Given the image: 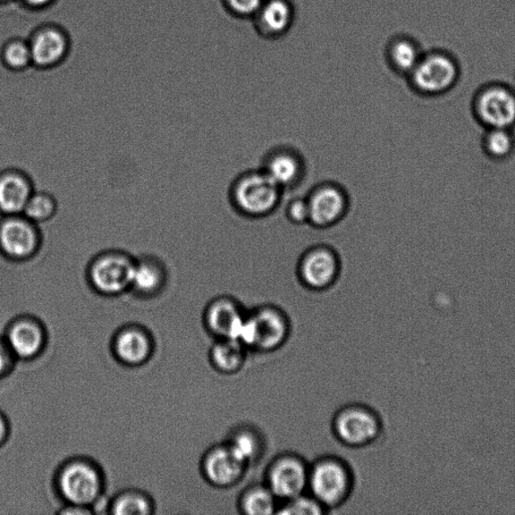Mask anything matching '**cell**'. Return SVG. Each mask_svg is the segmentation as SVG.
<instances>
[{
  "label": "cell",
  "mask_w": 515,
  "mask_h": 515,
  "mask_svg": "<svg viewBox=\"0 0 515 515\" xmlns=\"http://www.w3.org/2000/svg\"><path fill=\"white\" fill-rule=\"evenodd\" d=\"M284 191L261 170H249L236 175L227 198L236 214L248 219L271 217L281 206Z\"/></svg>",
  "instance_id": "1"
},
{
  "label": "cell",
  "mask_w": 515,
  "mask_h": 515,
  "mask_svg": "<svg viewBox=\"0 0 515 515\" xmlns=\"http://www.w3.org/2000/svg\"><path fill=\"white\" fill-rule=\"evenodd\" d=\"M340 253L327 244H316L304 251L297 261V280L312 295H325L340 283L342 275Z\"/></svg>",
  "instance_id": "2"
},
{
  "label": "cell",
  "mask_w": 515,
  "mask_h": 515,
  "mask_svg": "<svg viewBox=\"0 0 515 515\" xmlns=\"http://www.w3.org/2000/svg\"><path fill=\"white\" fill-rule=\"evenodd\" d=\"M290 326L284 312L264 304L247 312L238 342L249 351L270 352L281 348L289 339Z\"/></svg>",
  "instance_id": "3"
},
{
  "label": "cell",
  "mask_w": 515,
  "mask_h": 515,
  "mask_svg": "<svg viewBox=\"0 0 515 515\" xmlns=\"http://www.w3.org/2000/svg\"><path fill=\"white\" fill-rule=\"evenodd\" d=\"M352 488L350 468L339 458H320L309 466L307 493L333 515L348 500Z\"/></svg>",
  "instance_id": "4"
},
{
  "label": "cell",
  "mask_w": 515,
  "mask_h": 515,
  "mask_svg": "<svg viewBox=\"0 0 515 515\" xmlns=\"http://www.w3.org/2000/svg\"><path fill=\"white\" fill-rule=\"evenodd\" d=\"M137 257L123 250L99 253L88 265V280L93 289L114 297L131 289Z\"/></svg>",
  "instance_id": "5"
},
{
  "label": "cell",
  "mask_w": 515,
  "mask_h": 515,
  "mask_svg": "<svg viewBox=\"0 0 515 515\" xmlns=\"http://www.w3.org/2000/svg\"><path fill=\"white\" fill-rule=\"evenodd\" d=\"M309 226L316 230H329L342 224L349 216L351 200L342 184L325 181L306 194Z\"/></svg>",
  "instance_id": "6"
},
{
  "label": "cell",
  "mask_w": 515,
  "mask_h": 515,
  "mask_svg": "<svg viewBox=\"0 0 515 515\" xmlns=\"http://www.w3.org/2000/svg\"><path fill=\"white\" fill-rule=\"evenodd\" d=\"M43 244L39 225L23 215L0 217V255L13 264L35 258Z\"/></svg>",
  "instance_id": "7"
},
{
  "label": "cell",
  "mask_w": 515,
  "mask_h": 515,
  "mask_svg": "<svg viewBox=\"0 0 515 515\" xmlns=\"http://www.w3.org/2000/svg\"><path fill=\"white\" fill-rule=\"evenodd\" d=\"M333 433L345 446L361 448L374 444L382 433L381 420L362 404H350L336 413Z\"/></svg>",
  "instance_id": "8"
},
{
  "label": "cell",
  "mask_w": 515,
  "mask_h": 515,
  "mask_svg": "<svg viewBox=\"0 0 515 515\" xmlns=\"http://www.w3.org/2000/svg\"><path fill=\"white\" fill-rule=\"evenodd\" d=\"M309 464L299 456L283 454L267 468L264 484L280 503L307 493Z\"/></svg>",
  "instance_id": "9"
},
{
  "label": "cell",
  "mask_w": 515,
  "mask_h": 515,
  "mask_svg": "<svg viewBox=\"0 0 515 515\" xmlns=\"http://www.w3.org/2000/svg\"><path fill=\"white\" fill-rule=\"evenodd\" d=\"M260 168L284 192L297 190L308 173L306 158L289 145L270 148L261 159Z\"/></svg>",
  "instance_id": "10"
},
{
  "label": "cell",
  "mask_w": 515,
  "mask_h": 515,
  "mask_svg": "<svg viewBox=\"0 0 515 515\" xmlns=\"http://www.w3.org/2000/svg\"><path fill=\"white\" fill-rule=\"evenodd\" d=\"M458 67L451 57L432 53L422 57L411 72L413 87L426 95H438L448 91L457 81Z\"/></svg>",
  "instance_id": "11"
},
{
  "label": "cell",
  "mask_w": 515,
  "mask_h": 515,
  "mask_svg": "<svg viewBox=\"0 0 515 515\" xmlns=\"http://www.w3.org/2000/svg\"><path fill=\"white\" fill-rule=\"evenodd\" d=\"M200 470L210 486L229 491L240 483L247 470V464L239 458L229 445L223 443L205 453Z\"/></svg>",
  "instance_id": "12"
},
{
  "label": "cell",
  "mask_w": 515,
  "mask_h": 515,
  "mask_svg": "<svg viewBox=\"0 0 515 515\" xmlns=\"http://www.w3.org/2000/svg\"><path fill=\"white\" fill-rule=\"evenodd\" d=\"M246 315L238 300L231 295L219 294L208 302L202 320L214 341L231 339L238 342Z\"/></svg>",
  "instance_id": "13"
},
{
  "label": "cell",
  "mask_w": 515,
  "mask_h": 515,
  "mask_svg": "<svg viewBox=\"0 0 515 515\" xmlns=\"http://www.w3.org/2000/svg\"><path fill=\"white\" fill-rule=\"evenodd\" d=\"M101 485L98 472L85 463L71 464L60 477V489L66 500L84 508L97 500Z\"/></svg>",
  "instance_id": "14"
},
{
  "label": "cell",
  "mask_w": 515,
  "mask_h": 515,
  "mask_svg": "<svg viewBox=\"0 0 515 515\" xmlns=\"http://www.w3.org/2000/svg\"><path fill=\"white\" fill-rule=\"evenodd\" d=\"M476 112L489 129H510L515 124V94L503 86H491L480 93Z\"/></svg>",
  "instance_id": "15"
},
{
  "label": "cell",
  "mask_w": 515,
  "mask_h": 515,
  "mask_svg": "<svg viewBox=\"0 0 515 515\" xmlns=\"http://www.w3.org/2000/svg\"><path fill=\"white\" fill-rule=\"evenodd\" d=\"M35 191L31 177L21 168L11 166L0 172V216L22 215Z\"/></svg>",
  "instance_id": "16"
},
{
  "label": "cell",
  "mask_w": 515,
  "mask_h": 515,
  "mask_svg": "<svg viewBox=\"0 0 515 515\" xmlns=\"http://www.w3.org/2000/svg\"><path fill=\"white\" fill-rule=\"evenodd\" d=\"M32 64L40 67L60 63L69 49V40L60 29L47 27L38 31L29 43Z\"/></svg>",
  "instance_id": "17"
},
{
  "label": "cell",
  "mask_w": 515,
  "mask_h": 515,
  "mask_svg": "<svg viewBox=\"0 0 515 515\" xmlns=\"http://www.w3.org/2000/svg\"><path fill=\"white\" fill-rule=\"evenodd\" d=\"M165 264L158 257L146 255L137 258L132 277L131 289L141 295L158 292L165 284Z\"/></svg>",
  "instance_id": "18"
},
{
  "label": "cell",
  "mask_w": 515,
  "mask_h": 515,
  "mask_svg": "<svg viewBox=\"0 0 515 515\" xmlns=\"http://www.w3.org/2000/svg\"><path fill=\"white\" fill-rule=\"evenodd\" d=\"M247 353L248 350L241 342L222 339L210 346L209 360L217 375H233L243 368Z\"/></svg>",
  "instance_id": "19"
},
{
  "label": "cell",
  "mask_w": 515,
  "mask_h": 515,
  "mask_svg": "<svg viewBox=\"0 0 515 515\" xmlns=\"http://www.w3.org/2000/svg\"><path fill=\"white\" fill-rule=\"evenodd\" d=\"M43 343V332L33 323L21 322L15 324L7 334V344L13 353L22 359L36 356Z\"/></svg>",
  "instance_id": "20"
},
{
  "label": "cell",
  "mask_w": 515,
  "mask_h": 515,
  "mask_svg": "<svg viewBox=\"0 0 515 515\" xmlns=\"http://www.w3.org/2000/svg\"><path fill=\"white\" fill-rule=\"evenodd\" d=\"M280 502L265 484L249 486L239 498L241 515L276 514Z\"/></svg>",
  "instance_id": "21"
},
{
  "label": "cell",
  "mask_w": 515,
  "mask_h": 515,
  "mask_svg": "<svg viewBox=\"0 0 515 515\" xmlns=\"http://www.w3.org/2000/svg\"><path fill=\"white\" fill-rule=\"evenodd\" d=\"M116 352L124 362L137 365L145 361L150 351L149 341L146 334L139 331H126L118 336Z\"/></svg>",
  "instance_id": "22"
},
{
  "label": "cell",
  "mask_w": 515,
  "mask_h": 515,
  "mask_svg": "<svg viewBox=\"0 0 515 515\" xmlns=\"http://www.w3.org/2000/svg\"><path fill=\"white\" fill-rule=\"evenodd\" d=\"M264 31L278 35L289 30L292 22V7L286 0H269L258 13Z\"/></svg>",
  "instance_id": "23"
},
{
  "label": "cell",
  "mask_w": 515,
  "mask_h": 515,
  "mask_svg": "<svg viewBox=\"0 0 515 515\" xmlns=\"http://www.w3.org/2000/svg\"><path fill=\"white\" fill-rule=\"evenodd\" d=\"M57 212L58 201L53 194L45 191H35L22 215L40 226L50 221Z\"/></svg>",
  "instance_id": "24"
},
{
  "label": "cell",
  "mask_w": 515,
  "mask_h": 515,
  "mask_svg": "<svg viewBox=\"0 0 515 515\" xmlns=\"http://www.w3.org/2000/svg\"><path fill=\"white\" fill-rule=\"evenodd\" d=\"M421 58L418 47L409 40H396L391 48L392 63L402 73L411 74Z\"/></svg>",
  "instance_id": "25"
},
{
  "label": "cell",
  "mask_w": 515,
  "mask_h": 515,
  "mask_svg": "<svg viewBox=\"0 0 515 515\" xmlns=\"http://www.w3.org/2000/svg\"><path fill=\"white\" fill-rule=\"evenodd\" d=\"M3 60L4 65L13 71H22L32 64L29 43L21 40H11L4 48Z\"/></svg>",
  "instance_id": "26"
},
{
  "label": "cell",
  "mask_w": 515,
  "mask_h": 515,
  "mask_svg": "<svg viewBox=\"0 0 515 515\" xmlns=\"http://www.w3.org/2000/svg\"><path fill=\"white\" fill-rule=\"evenodd\" d=\"M277 515H323L326 511L308 493L301 494L292 500L280 503Z\"/></svg>",
  "instance_id": "27"
},
{
  "label": "cell",
  "mask_w": 515,
  "mask_h": 515,
  "mask_svg": "<svg viewBox=\"0 0 515 515\" xmlns=\"http://www.w3.org/2000/svg\"><path fill=\"white\" fill-rule=\"evenodd\" d=\"M484 147L489 155L504 158L511 154L514 141L509 129H491L486 135Z\"/></svg>",
  "instance_id": "28"
},
{
  "label": "cell",
  "mask_w": 515,
  "mask_h": 515,
  "mask_svg": "<svg viewBox=\"0 0 515 515\" xmlns=\"http://www.w3.org/2000/svg\"><path fill=\"white\" fill-rule=\"evenodd\" d=\"M150 512V505L145 497L138 494H124L113 505V513L118 515H145Z\"/></svg>",
  "instance_id": "29"
},
{
  "label": "cell",
  "mask_w": 515,
  "mask_h": 515,
  "mask_svg": "<svg viewBox=\"0 0 515 515\" xmlns=\"http://www.w3.org/2000/svg\"><path fill=\"white\" fill-rule=\"evenodd\" d=\"M285 217L294 226L309 225V209L306 197H295L287 202Z\"/></svg>",
  "instance_id": "30"
},
{
  "label": "cell",
  "mask_w": 515,
  "mask_h": 515,
  "mask_svg": "<svg viewBox=\"0 0 515 515\" xmlns=\"http://www.w3.org/2000/svg\"><path fill=\"white\" fill-rule=\"evenodd\" d=\"M264 3V0H227L231 10L239 15L258 13Z\"/></svg>",
  "instance_id": "31"
},
{
  "label": "cell",
  "mask_w": 515,
  "mask_h": 515,
  "mask_svg": "<svg viewBox=\"0 0 515 515\" xmlns=\"http://www.w3.org/2000/svg\"><path fill=\"white\" fill-rule=\"evenodd\" d=\"M13 365V351L8 344H4L0 339V377L4 376L7 370H10Z\"/></svg>",
  "instance_id": "32"
},
{
  "label": "cell",
  "mask_w": 515,
  "mask_h": 515,
  "mask_svg": "<svg viewBox=\"0 0 515 515\" xmlns=\"http://www.w3.org/2000/svg\"><path fill=\"white\" fill-rule=\"evenodd\" d=\"M23 2L31 7H44L52 3L53 0H23Z\"/></svg>",
  "instance_id": "33"
},
{
  "label": "cell",
  "mask_w": 515,
  "mask_h": 515,
  "mask_svg": "<svg viewBox=\"0 0 515 515\" xmlns=\"http://www.w3.org/2000/svg\"><path fill=\"white\" fill-rule=\"evenodd\" d=\"M7 428L4 419L0 415V445H3L6 437Z\"/></svg>",
  "instance_id": "34"
}]
</instances>
